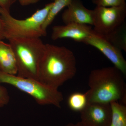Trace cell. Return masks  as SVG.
Here are the masks:
<instances>
[{
  "instance_id": "1",
  "label": "cell",
  "mask_w": 126,
  "mask_h": 126,
  "mask_svg": "<svg viewBox=\"0 0 126 126\" xmlns=\"http://www.w3.org/2000/svg\"><path fill=\"white\" fill-rule=\"evenodd\" d=\"M77 62L72 50L64 46L46 44L39 67L38 79L49 87L58 89L75 76Z\"/></svg>"
},
{
  "instance_id": "2",
  "label": "cell",
  "mask_w": 126,
  "mask_h": 126,
  "mask_svg": "<svg viewBox=\"0 0 126 126\" xmlns=\"http://www.w3.org/2000/svg\"><path fill=\"white\" fill-rule=\"evenodd\" d=\"M126 77L113 66L92 70L88 77V103H110L120 101L126 105Z\"/></svg>"
},
{
  "instance_id": "3",
  "label": "cell",
  "mask_w": 126,
  "mask_h": 126,
  "mask_svg": "<svg viewBox=\"0 0 126 126\" xmlns=\"http://www.w3.org/2000/svg\"><path fill=\"white\" fill-rule=\"evenodd\" d=\"M8 40L16 59L17 76L38 80L39 67L46 44L40 38H15Z\"/></svg>"
},
{
  "instance_id": "4",
  "label": "cell",
  "mask_w": 126,
  "mask_h": 126,
  "mask_svg": "<svg viewBox=\"0 0 126 126\" xmlns=\"http://www.w3.org/2000/svg\"><path fill=\"white\" fill-rule=\"evenodd\" d=\"M53 2L48 3L25 19H16L10 13L0 8L5 39L15 38H40L47 34L43 25L47 18Z\"/></svg>"
},
{
  "instance_id": "5",
  "label": "cell",
  "mask_w": 126,
  "mask_h": 126,
  "mask_svg": "<svg viewBox=\"0 0 126 126\" xmlns=\"http://www.w3.org/2000/svg\"><path fill=\"white\" fill-rule=\"evenodd\" d=\"M0 83L10 84L27 93L40 105H53L60 108L63 100V94L58 89L46 86L37 79L21 78L0 71Z\"/></svg>"
},
{
  "instance_id": "6",
  "label": "cell",
  "mask_w": 126,
  "mask_h": 126,
  "mask_svg": "<svg viewBox=\"0 0 126 126\" xmlns=\"http://www.w3.org/2000/svg\"><path fill=\"white\" fill-rule=\"evenodd\" d=\"M93 30L106 37L125 24L126 4L118 6H96L93 10Z\"/></svg>"
},
{
  "instance_id": "7",
  "label": "cell",
  "mask_w": 126,
  "mask_h": 126,
  "mask_svg": "<svg viewBox=\"0 0 126 126\" xmlns=\"http://www.w3.org/2000/svg\"><path fill=\"white\" fill-rule=\"evenodd\" d=\"M83 43L98 49L126 77V61L121 50L94 31Z\"/></svg>"
},
{
  "instance_id": "8",
  "label": "cell",
  "mask_w": 126,
  "mask_h": 126,
  "mask_svg": "<svg viewBox=\"0 0 126 126\" xmlns=\"http://www.w3.org/2000/svg\"><path fill=\"white\" fill-rule=\"evenodd\" d=\"M80 113V122L84 126H110L111 109L110 103L88 102Z\"/></svg>"
},
{
  "instance_id": "9",
  "label": "cell",
  "mask_w": 126,
  "mask_h": 126,
  "mask_svg": "<svg viewBox=\"0 0 126 126\" xmlns=\"http://www.w3.org/2000/svg\"><path fill=\"white\" fill-rule=\"evenodd\" d=\"M94 31L92 26L87 25L70 23L63 25H56L52 28L51 38L55 40L68 38L83 43Z\"/></svg>"
},
{
  "instance_id": "10",
  "label": "cell",
  "mask_w": 126,
  "mask_h": 126,
  "mask_svg": "<svg viewBox=\"0 0 126 126\" xmlns=\"http://www.w3.org/2000/svg\"><path fill=\"white\" fill-rule=\"evenodd\" d=\"M62 15V19L65 24L77 23L92 25L94 12L87 9L81 0H72Z\"/></svg>"
},
{
  "instance_id": "11",
  "label": "cell",
  "mask_w": 126,
  "mask_h": 126,
  "mask_svg": "<svg viewBox=\"0 0 126 126\" xmlns=\"http://www.w3.org/2000/svg\"><path fill=\"white\" fill-rule=\"evenodd\" d=\"M0 71L16 75L18 67L15 56L10 45L0 40Z\"/></svg>"
},
{
  "instance_id": "12",
  "label": "cell",
  "mask_w": 126,
  "mask_h": 126,
  "mask_svg": "<svg viewBox=\"0 0 126 126\" xmlns=\"http://www.w3.org/2000/svg\"><path fill=\"white\" fill-rule=\"evenodd\" d=\"M111 118L110 126H126V106L116 101L110 103Z\"/></svg>"
},
{
  "instance_id": "13",
  "label": "cell",
  "mask_w": 126,
  "mask_h": 126,
  "mask_svg": "<svg viewBox=\"0 0 126 126\" xmlns=\"http://www.w3.org/2000/svg\"><path fill=\"white\" fill-rule=\"evenodd\" d=\"M53 4L43 25V31L47 33L48 27L54 20L58 14L64 7H67L72 0H52Z\"/></svg>"
},
{
  "instance_id": "14",
  "label": "cell",
  "mask_w": 126,
  "mask_h": 126,
  "mask_svg": "<svg viewBox=\"0 0 126 126\" xmlns=\"http://www.w3.org/2000/svg\"><path fill=\"white\" fill-rule=\"evenodd\" d=\"M87 98L86 93H73L69 97L68 104L69 108L75 111H81L87 106Z\"/></svg>"
},
{
  "instance_id": "15",
  "label": "cell",
  "mask_w": 126,
  "mask_h": 126,
  "mask_svg": "<svg viewBox=\"0 0 126 126\" xmlns=\"http://www.w3.org/2000/svg\"><path fill=\"white\" fill-rule=\"evenodd\" d=\"M124 24L110 35L104 37L119 49L126 52V30Z\"/></svg>"
},
{
  "instance_id": "16",
  "label": "cell",
  "mask_w": 126,
  "mask_h": 126,
  "mask_svg": "<svg viewBox=\"0 0 126 126\" xmlns=\"http://www.w3.org/2000/svg\"><path fill=\"white\" fill-rule=\"evenodd\" d=\"M96 6L104 7L118 6L126 4V0H92Z\"/></svg>"
},
{
  "instance_id": "17",
  "label": "cell",
  "mask_w": 126,
  "mask_h": 126,
  "mask_svg": "<svg viewBox=\"0 0 126 126\" xmlns=\"http://www.w3.org/2000/svg\"><path fill=\"white\" fill-rule=\"evenodd\" d=\"M8 91L4 87L0 85V108L7 105L10 101Z\"/></svg>"
},
{
  "instance_id": "18",
  "label": "cell",
  "mask_w": 126,
  "mask_h": 126,
  "mask_svg": "<svg viewBox=\"0 0 126 126\" xmlns=\"http://www.w3.org/2000/svg\"><path fill=\"white\" fill-rule=\"evenodd\" d=\"M16 0H0V8L10 12L11 7Z\"/></svg>"
},
{
  "instance_id": "19",
  "label": "cell",
  "mask_w": 126,
  "mask_h": 126,
  "mask_svg": "<svg viewBox=\"0 0 126 126\" xmlns=\"http://www.w3.org/2000/svg\"><path fill=\"white\" fill-rule=\"evenodd\" d=\"M20 4L23 6L34 4L39 2L40 0H18Z\"/></svg>"
},
{
  "instance_id": "20",
  "label": "cell",
  "mask_w": 126,
  "mask_h": 126,
  "mask_svg": "<svg viewBox=\"0 0 126 126\" xmlns=\"http://www.w3.org/2000/svg\"><path fill=\"white\" fill-rule=\"evenodd\" d=\"M5 39L2 21L0 16V40Z\"/></svg>"
},
{
  "instance_id": "21",
  "label": "cell",
  "mask_w": 126,
  "mask_h": 126,
  "mask_svg": "<svg viewBox=\"0 0 126 126\" xmlns=\"http://www.w3.org/2000/svg\"><path fill=\"white\" fill-rule=\"evenodd\" d=\"M65 126H85L83 125L81 123V122H79L76 123H69Z\"/></svg>"
}]
</instances>
